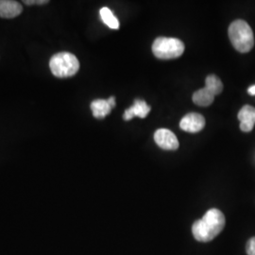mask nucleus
<instances>
[{
	"instance_id": "nucleus-1",
	"label": "nucleus",
	"mask_w": 255,
	"mask_h": 255,
	"mask_svg": "<svg viewBox=\"0 0 255 255\" xmlns=\"http://www.w3.org/2000/svg\"><path fill=\"white\" fill-rule=\"evenodd\" d=\"M225 217L219 209L213 208L206 212L202 219L192 226V233L196 240L209 242L219 236L225 227Z\"/></svg>"
},
{
	"instance_id": "nucleus-2",
	"label": "nucleus",
	"mask_w": 255,
	"mask_h": 255,
	"mask_svg": "<svg viewBox=\"0 0 255 255\" xmlns=\"http://www.w3.org/2000/svg\"><path fill=\"white\" fill-rule=\"evenodd\" d=\"M229 37L234 47L241 53H247L255 46L252 27L244 20H236L229 27Z\"/></svg>"
},
{
	"instance_id": "nucleus-3",
	"label": "nucleus",
	"mask_w": 255,
	"mask_h": 255,
	"mask_svg": "<svg viewBox=\"0 0 255 255\" xmlns=\"http://www.w3.org/2000/svg\"><path fill=\"white\" fill-rule=\"evenodd\" d=\"M49 67L55 77L64 79L78 73L80 63L77 57L69 52H60L53 55L49 61Z\"/></svg>"
},
{
	"instance_id": "nucleus-4",
	"label": "nucleus",
	"mask_w": 255,
	"mask_h": 255,
	"mask_svg": "<svg viewBox=\"0 0 255 255\" xmlns=\"http://www.w3.org/2000/svg\"><path fill=\"white\" fill-rule=\"evenodd\" d=\"M184 51V45L177 38L159 37L152 45L153 54L161 60H171L179 58Z\"/></svg>"
},
{
	"instance_id": "nucleus-5",
	"label": "nucleus",
	"mask_w": 255,
	"mask_h": 255,
	"mask_svg": "<svg viewBox=\"0 0 255 255\" xmlns=\"http://www.w3.org/2000/svg\"><path fill=\"white\" fill-rule=\"evenodd\" d=\"M155 143L165 150H176L179 147V141L176 135L169 129L160 128L154 133Z\"/></svg>"
},
{
	"instance_id": "nucleus-6",
	"label": "nucleus",
	"mask_w": 255,
	"mask_h": 255,
	"mask_svg": "<svg viewBox=\"0 0 255 255\" xmlns=\"http://www.w3.org/2000/svg\"><path fill=\"white\" fill-rule=\"evenodd\" d=\"M180 127L182 130L187 132H199L205 127V119L198 113H190L182 118L180 122Z\"/></svg>"
},
{
	"instance_id": "nucleus-7",
	"label": "nucleus",
	"mask_w": 255,
	"mask_h": 255,
	"mask_svg": "<svg viewBox=\"0 0 255 255\" xmlns=\"http://www.w3.org/2000/svg\"><path fill=\"white\" fill-rule=\"evenodd\" d=\"M238 119L240 121V129L244 132L251 131L255 124V108L250 105L244 106L238 113Z\"/></svg>"
},
{
	"instance_id": "nucleus-8",
	"label": "nucleus",
	"mask_w": 255,
	"mask_h": 255,
	"mask_svg": "<svg viewBox=\"0 0 255 255\" xmlns=\"http://www.w3.org/2000/svg\"><path fill=\"white\" fill-rule=\"evenodd\" d=\"M23 7L17 1L0 0V17L14 18L22 13Z\"/></svg>"
},
{
	"instance_id": "nucleus-9",
	"label": "nucleus",
	"mask_w": 255,
	"mask_h": 255,
	"mask_svg": "<svg viewBox=\"0 0 255 255\" xmlns=\"http://www.w3.org/2000/svg\"><path fill=\"white\" fill-rule=\"evenodd\" d=\"M149 112H150V107L146 104V101L136 100L130 108L125 111L123 119L127 121L133 119L134 117L145 119Z\"/></svg>"
},
{
	"instance_id": "nucleus-10",
	"label": "nucleus",
	"mask_w": 255,
	"mask_h": 255,
	"mask_svg": "<svg viewBox=\"0 0 255 255\" xmlns=\"http://www.w3.org/2000/svg\"><path fill=\"white\" fill-rule=\"evenodd\" d=\"M192 99L195 104L201 107H206L213 103V101L215 100V96L212 92H210L207 88L204 87L202 89L195 92Z\"/></svg>"
},
{
	"instance_id": "nucleus-11",
	"label": "nucleus",
	"mask_w": 255,
	"mask_h": 255,
	"mask_svg": "<svg viewBox=\"0 0 255 255\" xmlns=\"http://www.w3.org/2000/svg\"><path fill=\"white\" fill-rule=\"evenodd\" d=\"M112 107L110 106L109 102L108 101H104V100H97L94 101L91 103V110L93 112V116L96 119H103L106 116H108L111 111H112Z\"/></svg>"
},
{
	"instance_id": "nucleus-12",
	"label": "nucleus",
	"mask_w": 255,
	"mask_h": 255,
	"mask_svg": "<svg viewBox=\"0 0 255 255\" xmlns=\"http://www.w3.org/2000/svg\"><path fill=\"white\" fill-rule=\"evenodd\" d=\"M205 88L212 92L214 96H217L223 90V83L216 75H209L205 80Z\"/></svg>"
},
{
	"instance_id": "nucleus-13",
	"label": "nucleus",
	"mask_w": 255,
	"mask_h": 255,
	"mask_svg": "<svg viewBox=\"0 0 255 255\" xmlns=\"http://www.w3.org/2000/svg\"><path fill=\"white\" fill-rule=\"evenodd\" d=\"M100 14H101V20L110 28H113V29L119 28V20L114 15V13L112 12V10L109 8H107V7L102 8L100 11Z\"/></svg>"
},
{
	"instance_id": "nucleus-14",
	"label": "nucleus",
	"mask_w": 255,
	"mask_h": 255,
	"mask_svg": "<svg viewBox=\"0 0 255 255\" xmlns=\"http://www.w3.org/2000/svg\"><path fill=\"white\" fill-rule=\"evenodd\" d=\"M247 254L248 255H255V237L251 238L246 246Z\"/></svg>"
},
{
	"instance_id": "nucleus-15",
	"label": "nucleus",
	"mask_w": 255,
	"mask_h": 255,
	"mask_svg": "<svg viewBox=\"0 0 255 255\" xmlns=\"http://www.w3.org/2000/svg\"><path fill=\"white\" fill-rule=\"evenodd\" d=\"M24 4H26L27 6H30V5H45L49 3L48 0H24L23 1Z\"/></svg>"
},
{
	"instance_id": "nucleus-16",
	"label": "nucleus",
	"mask_w": 255,
	"mask_h": 255,
	"mask_svg": "<svg viewBox=\"0 0 255 255\" xmlns=\"http://www.w3.org/2000/svg\"><path fill=\"white\" fill-rule=\"evenodd\" d=\"M107 101L109 102L110 106L112 108H114L116 106V98L115 97H111L109 100H107Z\"/></svg>"
},
{
	"instance_id": "nucleus-17",
	"label": "nucleus",
	"mask_w": 255,
	"mask_h": 255,
	"mask_svg": "<svg viewBox=\"0 0 255 255\" xmlns=\"http://www.w3.org/2000/svg\"><path fill=\"white\" fill-rule=\"evenodd\" d=\"M248 92H249V94H251V95H253V96H255V85L254 86H251L249 89H248Z\"/></svg>"
}]
</instances>
